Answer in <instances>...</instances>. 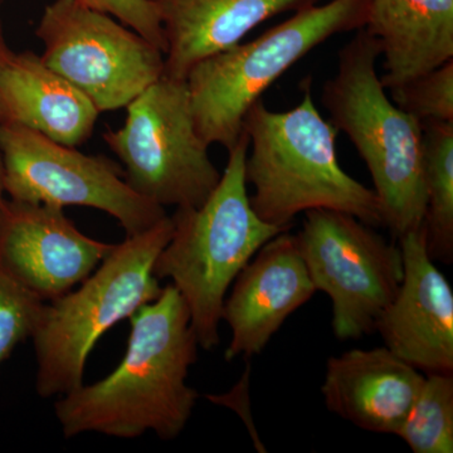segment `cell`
Instances as JSON below:
<instances>
[{
  "label": "cell",
  "instance_id": "1",
  "mask_svg": "<svg viewBox=\"0 0 453 453\" xmlns=\"http://www.w3.org/2000/svg\"><path fill=\"white\" fill-rule=\"evenodd\" d=\"M130 324L127 353L115 371L56 402L65 438L89 432L138 438L151 431L169 441L187 427L199 398L187 378L201 347L186 301L169 283Z\"/></svg>",
  "mask_w": 453,
  "mask_h": 453
},
{
  "label": "cell",
  "instance_id": "16",
  "mask_svg": "<svg viewBox=\"0 0 453 453\" xmlns=\"http://www.w3.org/2000/svg\"><path fill=\"white\" fill-rule=\"evenodd\" d=\"M100 111L32 50L0 65V125L20 127L68 146L94 133Z\"/></svg>",
  "mask_w": 453,
  "mask_h": 453
},
{
  "label": "cell",
  "instance_id": "5",
  "mask_svg": "<svg viewBox=\"0 0 453 453\" xmlns=\"http://www.w3.org/2000/svg\"><path fill=\"white\" fill-rule=\"evenodd\" d=\"M172 234V219L166 216L142 234L127 235L79 288L44 305L32 336L35 389L42 398L80 388L89 353L101 336L159 297L163 288L154 275V262Z\"/></svg>",
  "mask_w": 453,
  "mask_h": 453
},
{
  "label": "cell",
  "instance_id": "19",
  "mask_svg": "<svg viewBox=\"0 0 453 453\" xmlns=\"http://www.w3.org/2000/svg\"><path fill=\"white\" fill-rule=\"evenodd\" d=\"M395 436L414 453L453 452V372L426 374Z\"/></svg>",
  "mask_w": 453,
  "mask_h": 453
},
{
  "label": "cell",
  "instance_id": "11",
  "mask_svg": "<svg viewBox=\"0 0 453 453\" xmlns=\"http://www.w3.org/2000/svg\"><path fill=\"white\" fill-rule=\"evenodd\" d=\"M113 247L83 234L56 205L11 199L0 214V266L46 303L85 281Z\"/></svg>",
  "mask_w": 453,
  "mask_h": 453
},
{
  "label": "cell",
  "instance_id": "20",
  "mask_svg": "<svg viewBox=\"0 0 453 453\" xmlns=\"http://www.w3.org/2000/svg\"><path fill=\"white\" fill-rule=\"evenodd\" d=\"M46 301L0 266V365L14 349L32 338Z\"/></svg>",
  "mask_w": 453,
  "mask_h": 453
},
{
  "label": "cell",
  "instance_id": "24",
  "mask_svg": "<svg viewBox=\"0 0 453 453\" xmlns=\"http://www.w3.org/2000/svg\"><path fill=\"white\" fill-rule=\"evenodd\" d=\"M5 193V169L4 159H3L2 149H0V214H2L3 207L7 199L4 198Z\"/></svg>",
  "mask_w": 453,
  "mask_h": 453
},
{
  "label": "cell",
  "instance_id": "12",
  "mask_svg": "<svg viewBox=\"0 0 453 453\" xmlns=\"http://www.w3.org/2000/svg\"><path fill=\"white\" fill-rule=\"evenodd\" d=\"M403 280L377 332L396 357L421 371L453 372V291L429 256L425 226L399 238Z\"/></svg>",
  "mask_w": 453,
  "mask_h": 453
},
{
  "label": "cell",
  "instance_id": "2",
  "mask_svg": "<svg viewBox=\"0 0 453 453\" xmlns=\"http://www.w3.org/2000/svg\"><path fill=\"white\" fill-rule=\"evenodd\" d=\"M303 88L294 109L273 111L258 100L244 116L242 130L251 148L244 175L253 188V211L283 229H290L297 214L312 210L344 211L374 228L383 226L374 190L340 166L339 130L315 106L310 80Z\"/></svg>",
  "mask_w": 453,
  "mask_h": 453
},
{
  "label": "cell",
  "instance_id": "6",
  "mask_svg": "<svg viewBox=\"0 0 453 453\" xmlns=\"http://www.w3.org/2000/svg\"><path fill=\"white\" fill-rule=\"evenodd\" d=\"M368 11L369 0L310 5L256 40L199 62L186 81L203 142L231 149L243 134L244 116L265 91L325 41L365 28Z\"/></svg>",
  "mask_w": 453,
  "mask_h": 453
},
{
  "label": "cell",
  "instance_id": "17",
  "mask_svg": "<svg viewBox=\"0 0 453 453\" xmlns=\"http://www.w3.org/2000/svg\"><path fill=\"white\" fill-rule=\"evenodd\" d=\"M365 29L380 44L387 89L453 59V0H369Z\"/></svg>",
  "mask_w": 453,
  "mask_h": 453
},
{
  "label": "cell",
  "instance_id": "9",
  "mask_svg": "<svg viewBox=\"0 0 453 453\" xmlns=\"http://www.w3.org/2000/svg\"><path fill=\"white\" fill-rule=\"evenodd\" d=\"M35 35L44 64L101 112L129 105L164 74V52L109 14L76 0H53Z\"/></svg>",
  "mask_w": 453,
  "mask_h": 453
},
{
  "label": "cell",
  "instance_id": "14",
  "mask_svg": "<svg viewBox=\"0 0 453 453\" xmlns=\"http://www.w3.org/2000/svg\"><path fill=\"white\" fill-rule=\"evenodd\" d=\"M425 377L387 347L353 349L327 360L321 393L330 412L357 428L395 434Z\"/></svg>",
  "mask_w": 453,
  "mask_h": 453
},
{
  "label": "cell",
  "instance_id": "22",
  "mask_svg": "<svg viewBox=\"0 0 453 453\" xmlns=\"http://www.w3.org/2000/svg\"><path fill=\"white\" fill-rule=\"evenodd\" d=\"M76 2L83 7L109 14L165 52L162 23L149 0H76Z\"/></svg>",
  "mask_w": 453,
  "mask_h": 453
},
{
  "label": "cell",
  "instance_id": "21",
  "mask_svg": "<svg viewBox=\"0 0 453 453\" xmlns=\"http://www.w3.org/2000/svg\"><path fill=\"white\" fill-rule=\"evenodd\" d=\"M389 91L393 103L422 124L453 122V59Z\"/></svg>",
  "mask_w": 453,
  "mask_h": 453
},
{
  "label": "cell",
  "instance_id": "15",
  "mask_svg": "<svg viewBox=\"0 0 453 453\" xmlns=\"http://www.w3.org/2000/svg\"><path fill=\"white\" fill-rule=\"evenodd\" d=\"M164 33V74L187 80L192 68L241 43L247 33L285 12L319 0H149Z\"/></svg>",
  "mask_w": 453,
  "mask_h": 453
},
{
  "label": "cell",
  "instance_id": "18",
  "mask_svg": "<svg viewBox=\"0 0 453 453\" xmlns=\"http://www.w3.org/2000/svg\"><path fill=\"white\" fill-rule=\"evenodd\" d=\"M423 125L426 241L434 262L453 261V122Z\"/></svg>",
  "mask_w": 453,
  "mask_h": 453
},
{
  "label": "cell",
  "instance_id": "8",
  "mask_svg": "<svg viewBox=\"0 0 453 453\" xmlns=\"http://www.w3.org/2000/svg\"><path fill=\"white\" fill-rule=\"evenodd\" d=\"M296 241L315 290L332 299L336 339L377 332L403 280L401 247L357 217L332 210L305 211Z\"/></svg>",
  "mask_w": 453,
  "mask_h": 453
},
{
  "label": "cell",
  "instance_id": "10",
  "mask_svg": "<svg viewBox=\"0 0 453 453\" xmlns=\"http://www.w3.org/2000/svg\"><path fill=\"white\" fill-rule=\"evenodd\" d=\"M5 193L12 201L88 207L118 219L127 235L165 219V208L140 196L124 170L104 155H88L37 131L0 125Z\"/></svg>",
  "mask_w": 453,
  "mask_h": 453
},
{
  "label": "cell",
  "instance_id": "23",
  "mask_svg": "<svg viewBox=\"0 0 453 453\" xmlns=\"http://www.w3.org/2000/svg\"><path fill=\"white\" fill-rule=\"evenodd\" d=\"M3 3H4V0H0V9H2ZM13 53V50L9 49L7 38H5L4 26H3L2 14H0V65L9 61Z\"/></svg>",
  "mask_w": 453,
  "mask_h": 453
},
{
  "label": "cell",
  "instance_id": "3",
  "mask_svg": "<svg viewBox=\"0 0 453 453\" xmlns=\"http://www.w3.org/2000/svg\"><path fill=\"white\" fill-rule=\"evenodd\" d=\"M249 138L242 134L228 149L219 186L196 208H177L173 234L154 262L157 280L170 279L186 301L199 347L219 345L226 291L271 238L288 231L259 219L247 192Z\"/></svg>",
  "mask_w": 453,
  "mask_h": 453
},
{
  "label": "cell",
  "instance_id": "13",
  "mask_svg": "<svg viewBox=\"0 0 453 453\" xmlns=\"http://www.w3.org/2000/svg\"><path fill=\"white\" fill-rule=\"evenodd\" d=\"M232 285L222 311L232 332L225 353L228 362L261 353L288 316L316 292L296 235L288 231L265 243Z\"/></svg>",
  "mask_w": 453,
  "mask_h": 453
},
{
  "label": "cell",
  "instance_id": "4",
  "mask_svg": "<svg viewBox=\"0 0 453 453\" xmlns=\"http://www.w3.org/2000/svg\"><path fill=\"white\" fill-rule=\"evenodd\" d=\"M377 40L359 29L340 50L338 68L323 88L330 121L345 133L365 160L395 238L425 222L423 125L393 103L380 81Z\"/></svg>",
  "mask_w": 453,
  "mask_h": 453
},
{
  "label": "cell",
  "instance_id": "7",
  "mask_svg": "<svg viewBox=\"0 0 453 453\" xmlns=\"http://www.w3.org/2000/svg\"><path fill=\"white\" fill-rule=\"evenodd\" d=\"M118 130L103 135L124 165L127 184L162 207L196 208L222 173L196 133L186 80L163 76L127 106Z\"/></svg>",
  "mask_w": 453,
  "mask_h": 453
}]
</instances>
